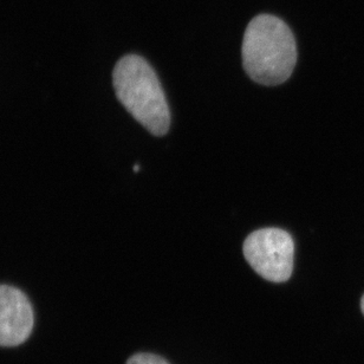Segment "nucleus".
Here are the masks:
<instances>
[{
  "instance_id": "obj_1",
  "label": "nucleus",
  "mask_w": 364,
  "mask_h": 364,
  "mask_svg": "<svg viewBox=\"0 0 364 364\" xmlns=\"http://www.w3.org/2000/svg\"><path fill=\"white\" fill-rule=\"evenodd\" d=\"M297 62L294 33L279 18L260 14L250 21L242 42V64L253 81L278 85L290 78Z\"/></svg>"
},
{
  "instance_id": "obj_2",
  "label": "nucleus",
  "mask_w": 364,
  "mask_h": 364,
  "mask_svg": "<svg viewBox=\"0 0 364 364\" xmlns=\"http://www.w3.org/2000/svg\"><path fill=\"white\" fill-rule=\"evenodd\" d=\"M116 96L127 112L155 136H164L171 126L165 92L153 68L136 55L117 62L112 73Z\"/></svg>"
},
{
  "instance_id": "obj_3",
  "label": "nucleus",
  "mask_w": 364,
  "mask_h": 364,
  "mask_svg": "<svg viewBox=\"0 0 364 364\" xmlns=\"http://www.w3.org/2000/svg\"><path fill=\"white\" fill-rule=\"evenodd\" d=\"M244 256L264 279L284 283L294 271V239L280 228H262L246 238Z\"/></svg>"
},
{
  "instance_id": "obj_4",
  "label": "nucleus",
  "mask_w": 364,
  "mask_h": 364,
  "mask_svg": "<svg viewBox=\"0 0 364 364\" xmlns=\"http://www.w3.org/2000/svg\"><path fill=\"white\" fill-rule=\"evenodd\" d=\"M33 310L19 289L0 285V347L24 343L33 329Z\"/></svg>"
},
{
  "instance_id": "obj_5",
  "label": "nucleus",
  "mask_w": 364,
  "mask_h": 364,
  "mask_svg": "<svg viewBox=\"0 0 364 364\" xmlns=\"http://www.w3.org/2000/svg\"><path fill=\"white\" fill-rule=\"evenodd\" d=\"M127 364H168V362L155 355L137 354L132 356Z\"/></svg>"
},
{
  "instance_id": "obj_6",
  "label": "nucleus",
  "mask_w": 364,
  "mask_h": 364,
  "mask_svg": "<svg viewBox=\"0 0 364 364\" xmlns=\"http://www.w3.org/2000/svg\"><path fill=\"white\" fill-rule=\"evenodd\" d=\"M361 306H362V311H363V314H364V296H363V298H362Z\"/></svg>"
},
{
  "instance_id": "obj_7",
  "label": "nucleus",
  "mask_w": 364,
  "mask_h": 364,
  "mask_svg": "<svg viewBox=\"0 0 364 364\" xmlns=\"http://www.w3.org/2000/svg\"><path fill=\"white\" fill-rule=\"evenodd\" d=\"M134 171H135V172H139V165L134 166Z\"/></svg>"
}]
</instances>
